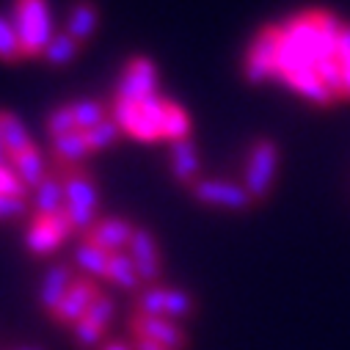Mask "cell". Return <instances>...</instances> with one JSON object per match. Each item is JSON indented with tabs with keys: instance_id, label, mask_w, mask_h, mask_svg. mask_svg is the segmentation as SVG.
<instances>
[{
	"instance_id": "cell-1",
	"label": "cell",
	"mask_w": 350,
	"mask_h": 350,
	"mask_svg": "<svg viewBox=\"0 0 350 350\" xmlns=\"http://www.w3.org/2000/svg\"><path fill=\"white\" fill-rule=\"evenodd\" d=\"M339 31L342 23L331 12H306L282 25L276 77L320 108L347 100L336 61Z\"/></svg>"
},
{
	"instance_id": "cell-2",
	"label": "cell",
	"mask_w": 350,
	"mask_h": 350,
	"mask_svg": "<svg viewBox=\"0 0 350 350\" xmlns=\"http://www.w3.org/2000/svg\"><path fill=\"white\" fill-rule=\"evenodd\" d=\"M165 108L168 100H163L160 94L144 100V103H119L113 100V122L122 127V133L152 144L163 138V119H165Z\"/></svg>"
},
{
	"instance_id": "cell-3",
	"label": "cell",
	"mask_w": 350,
	"mask_h": 350,
	"mask_svg": "<svg viewBox=\"0 0 350 350\" xmlns=\"http://www.w3.org/2000/svg\"><path fill=\"white\" fill-rule=\"evenodd\" d=\"M12 23L20 36L23 55H42L50 39L55 36L47 0H14Z\"/></svg>"
},
{
	"instance_id": "cell-4",
	"label": "cell",
	"mask_w": 350,
	"mask_h": 350,
	"mask_svg": "<svg viewBox=\"0 0 350 350\" xmlns=\"http://www.w3.org/2000/svg\"><path fill=\"white\" fill-rule=\"evenodd\" d=\"M276 168H279V146H276V141L259 138L251 146L248 165H245V183H243V188L248 191V196L254 199V204L265 202L271 196Z\"/></svg>"
},
{
	"instance_id": "cell-5",
	"label": "cell",
	"mask_w": 350,
	"mask_h": 350,
	"mask_svg": "<svg viewBox=\"0 0 350 350\" xmlns=\"http://www.w3.org/2000/svg\"><path fill=\"white\" fill-rule=\"evenodd\" d=\"M279 44H282V25H268L256 33L245 55V77L251 83H265L276 77Z\"/></svg>"
},
{
	"instance_id": "cell-6",
	"label": "cell",
	"mask_w": 350,
	"mask_h": 350,
	"mask_svg": "<svg viewBox=\"0 0 350 350\" xmlns=\"http://www.w3.org/2000/svg\"><path fill=\"white\" fill-rule=\"evenodd\" d=\"M157 94V69L149 58H133L119 80V103H144Z\"/></svg>"
},
{
	"instance_id": "cell-7",
	"label": "cell",
	"mask_w": 350,
	"mask_h": 350,
	"mask_svg": "<svg viewBox=\"0 0 350 350\" xmlns=\"http://www.w3.org/2000/svg\"><path fill=\"white\" fill-rule=\"evenodd\" d=\"M72 232H75V229H72V224H69V218H66L64 210L55 213V215H36V221H33L31 229H28L25 243H28V248H31L33 254L44 256V254H53Z\"/></svg>"
},
{
	"instance_id": "cell-8",
	"label": "cell",
	"mask_w": 350,
	"mask_h": 350,
	"mask_svg": "<svg viewBox=\"0 0 350 350\" xmlns=\"http://www.w3.org/2000/svg\"><path fill=\"white\" fill-rule=\"evenodd\" d=\"M191 193L202 204H218V207H226V210H248V207H254V199L248 196V191L243 185H232V183H221V180L193 183Z\"/></svg>"
},
{
	"instance_id": "cell-9",
	"label": "cell",
	"mask_w": 350,
	"mask_h": 350,
	"mask_svg": "<svg viewBox=\"0 0 350 350\" xmlns=\"http://www.w3.org/2000/svg\"><path fill=\"white\" fill-rule=\"evenodd\" d=\"M135 339H149V342H157L168 350H185L188 347V336L185 331L171 323L165 317H144V314H135L133 323H130Z\"/></svg>"
},
{
	"instance_id": "cell-10",
	"label": "cell",
	"mask_w": 350,
	"mask_h": 350,
	"mask_svg": "<svg viewBox=\"0 0 350 350\" xmlns=\"http://www.w3.org/2000/svg\"><path fill=\"white\" fill-rule=\"evenodd\" d=\"M97 295H100V290L94 287L92 279H75V284L69 287V293L64 295L58 309L53 312V320H58L64 325H75L77 320L85 317V312H89V306L94 304Z\"/></svg>"
},
{
	"instance_id": "cell-11",
	"label": "cell",
	"mask_w": 350,
	"mask_h": 350,
	"mask_svg": "<svg viewBox=\"0 0 350 350\" xmlns=\"http://www.w3.org/2000/svg\"><path fill=\"white\" fill-rule=\"evenodd\" d=\"M127 254L135 262V271H138L141 282L154 284L157 276H160V251H157V243H154L152 232L149 229H135L133 240L127 245Z\"/></svg>"
},
{
	"instance_id": "cell-12",
	"label": "cell",
	"mask_w": 350,
	"mask_h": 350,
	"mask_svg": "<svg viewBox=\"0 0 350 350\" xmlns=\"http://www.w3.org/2000/svg\"><path fill=\"white\" fill-rule=\"evenodd\" d=\"M133 232H135V226L124 218H100L89 232H85V240L100 245L108 254H116V251H127Z\"/></svg>"
},
{
	"instance_id": "cell-13",
	"label": "cell",
	"mask_w": 350,
	"mask_h": 350,
	"mask_svg": "<svg viewBox=\"0 0 350 350\" xmlns=\"http://www.w3.org/2000/svg\"><path fill=\"white\" fill-rule=\"evenodd\" d=\"M75 284V273L69 265H55L44 273L42 287H39V304L44 306V312H55L58 304L64 301V295L69 293V287Z\"/></svg>"
},
{
	"instance_id": "cell-14",
	"label": "cell",
	"mask_w": 350,
	"mask_h": 350,
	"mask_svg": "<svg viewBox=\"0 0 350 350\" xmlns=\"http://www.w3.org/2000/svg\"><path fill=\"white\" fill-rule=\"evenodd\" d=\"M64 199H66L64 207H83V210H94V213L100 207V193L83 171H75L64 180Z\"/></svg>"
},
{
	"instance_id": "cell-15",
	"label": "cell",
	"mask_w": 350,
	"mask_h": 350,
	"mask_svg": "<svg viewBox=\"0 0 350 350\" xmlns=\"http://www.w3.org/2000/svg\"><path fill=\"white\" fill-rule=\"evenodd\" d=\"M97 25H100L97 6L92 3V0H77V3L72 6V12H69V20H66V33L75 36L83 44V42H89L94 36Z\"/></svg>"
},
{
	"instance_id": "cell-16",
	"label": "cell",
	"mask_w": 350,
	"mask_h": 350,
	"mask_svg": "<svg viewBox=\"0 0 350 350\" xmlns=\"http://www.w3.org/2000/svg\"><path fill=\"white\" fill-rule=\"evenodd\" d=\"M171 171L183 185H193L199 174V154L191 138L171 144Z\"/></svg>"
},
{
	"instance_id": "cell-17",
	"label": "cell",
	"mask_w": 350,
	"mask_h": 350,
	"mask_svg": "<svg viewBox=\"0 0 350 350\" xmlns=\"http://www.w3.org/2000/svg\"><path fill=\"white\" fill-rule=\"evenodd\" d=\"M12 168L17 171V177L23 180V185H25V188H33V191H36V188L42 185V180L47 177V174H44V157L39 154L36 146H31V149L14 154V157H12Z\"/></svg>"
},
{
	"instance_id": "cell-18",
	"label": "cell",
	"mask_w": 350,
	"mask_h": 350,
	"mask_svg": "<svg viewBox=\"0 0 350 350\" xmlns=\"http://www.w3.org/2000/svg\"><path fill=\"white\" fill-rule=\"evenodd\" d=\"M53 154L64 165H77L92 154V149H89V144H85V135L80 130H75V133L53 138Z\"/></svg>"
},
{
	"instance_id": "cell-19",
	"label": "cell",
	"mask_w": 350,
	"mask_h": 350,
	"mask_svg": "<svg viewBox=\"0 0 350 350\" xmlns=\"http://www.w3.org/2000/svg\"><path fill=\"white\" fill-rule=\"evenodd\" d=\"M105 279H111L116 287L130 290V293L141 287V276H138L135 262L130 259L127 251H116V254L108 256V276Z\"/></svg>"
},
{
	"instance_id": "cell-20",
	"label": "cell",
	"mask_w": 350,
	"mask_h": 350,
	"mask_svg": "<svg viewBox=\"0 0 350 350\" xmlns=\"http://www.w3.org/2000/svg\"><path fill=\"white\" fill-rule=\"evenodd\" d=\"M0 135H3V144L9 149V157H14V154H20V152H25V149L33 146L25 124L14 113H6V111H0Z\"/></svg>"
},
{
	"instance_id": "cell-21",
	"label": "cell",
	"mask_w": 350,
	"mask_h": 350,
	"mask_svg": "<svg viewBox=\"0 0 350 350\" xmlns=\"http://www.w3.org/2000/svg\"><path fill=\"white\" fill-rule=\"evenodd\" d=\"M108 251H103L100 245H94V243H89V240H83L80 245H77V251H75V262H77V268L83 271V273H89V276H108Z\"/></svg>"
},
{
	"instance_id": "cell-22",
	"label": "cell",
	"mask_w": 350,
	"mask_h": 350,
	"mask_svg": "<svg viewBox=\"0 0 350 350\" xmlns=\"http://www.w3.org/2000/svg\"><path fill=\"white\" fill-rule=\"evenodd\" d=\"M36 210L39 215H55L64 210V183H58L55 177H44L42 185L36 188Z\"/></svg>"
},
{
	"instance_id": "cell-23",
	"label": "cell",
	"mask_w": 350,
	"mask_h": 350,
	"mask_svg": "<svg viewBox=\"0 0 350 350\" xmlns=\"http://www.w3.org/2000/svg\"><path fill=\"white\" fill-rule=\"evenodd\" d=\"M80 42L75 39V36H69L66 31H61V33H55L53 39H50V44L44 47V58H47V64H53V66H64V64H69V61H75L77 58V53H80Z\"/></svg>"
},
{
	"instance_id": "cell-24",
	"label": "cell",
	"mask_w": 350,
	"mask_h": 350,
	"mask_svg": "<svg viewBox=\"0 0 350 350\" xmlns=\"http://www.w3.org/2000/svg\"><path fill=\"white\" fill-rule=\"evenodd\" d=\"M163 138L174 141H185L191 138V116L177 105V103H168L165 108V119H163Z\"/></svg>"
},
{
	"instance_id": "cell-25",
	"label": "cell",
	"mask_w": 350,
	"mask_h": 350,
	"mask_svg": "<svg viewBox=\"0 0 350 350\" xmlns=\"http://www.w3.org/2000/svg\"><path fill=\"white\" fill-rule=\"evenodd\" d=\"M72 111H75V119H77V130L85 133L97 124H103L108 116H105V105L97 103V100H77L72 103Z\"/></svg>"
},
{
	"instance_id": "cell-26",
	"label": "cell",
	"mask_w": 350,
	"mask_h": 350,
	"mask_svg": "<svg viewBox=\"0 0 350 350\" xmlns=\"http://www.w3.org/2000/svg\"><path fill=\"white\" fill-rule=\"evenodd\" d=\"M83 135H85V144H89L92 152H100V149H108L113 141H119L122 127L113 122V116H108L103 124H97V127H92V130H85Z\"/></svg>"
},
{
	"instance_id": "cell-27",
	"label": "cell",
	"mask_w": 350,
	"mask_h": 350,
	"mask_svg": "<svg viewBox=\"0 0 350 350\" xmlns=\"http://www.w3.org/2000/svg\"><path fill=\"white\" fill-rule=\"evenodd\" d=\"M193 314V295L185 290H165V320L177 323Z\"/></svg>"
},
{
	"instance_id": "cell-28",
	"label": "cell",
	"mask_w": 350,
	"mask_h": 350,
	"mask_svg": "<svg viewBox=\"0 0 350 350\" xmlns=\"http://www.w3.org/2000/svg\"><path fill=\"white\" fill-rule=\"evenodd\" d=\"M72 334H75L77 347H83V350H94V347H100V345H103V339H105V328H103V325H97V323H94V320H89V317L77 320V323L72 325Z\"/></svg>"
},
{
	"instance_id": "cell-29",
	"label": "cell",
	"mask_w": 350,
	"mask_h": 350,
	"mask_svg": "<svg viewBox=\"0 0 350 350\" xmlns=\"http://www.w3.org/2000/svg\"><path fill=\"white\" fill-rule=\"evenodd\" d=\"M17 58H23L20 36L14 31V23L0 14V61H17Z\"/></svg>"
},
{
	"instance_id": "cell-30",
	"label": "cell",
	"mask_w": 350,
	"mask_h": 350,
	"mask_svg": "<svg viewBox=\"0 0 350 350\" xmlns=\"http://www.w3.org/2000/svg\"><path fill=\"white\" fill-rule=\"evenodd\" d=\"M138 312L144 317H165V287H149L138 293Z\"/></svg>"
},
{
	"instance_id": "cell-31",
	"label": "cell",
	"mask_w": 350,
	"mask_h": 350,
	"mask_svg": "<svg viewBox=\"0 0 350 350\" xmlns=\"http://www.w3.org/2000/svg\"><path fill=\"white\" fill-rule=\"evenodd\" d=\"M75 130H77V119H75L72 103L55 108L47 116V133H50V138H58V135H66V133H75Z\"/></svg>"
},
{
	"instance_id": "cell-32",
	"label": "cell",
	"mask_w": 350,
	"mask_h": 350,
	"mask_svg": "<svg viewBox=\"0 0 350 350\" xmlns=\"http://www.w3.org/2000/svg\"><path fill=\"white\" fill-rule=\"evenodd\" d=\"M336 61H339L342 80H345V94L350 100V23H342V31L336 39Z\"/></svg>"
},
{
	"instance_id": "cell-33",
	"label": "cell",
	"mask_w": 350,
	"mask_h": 350,
	"mask_svg": "<svg viewBox=\"0 0 350 350\" xmlns=\"http://www.w3.org/2000/svg\"><path fill=\"white\" fill-rule=\"evenodd\" d=\"M113 314H116V301H113L111 295H105V293H100V295L94 298V304L89 306V312H85V317L94 320V323L103 325V328L113 320Z\"/></svg>"
},
{
	"instance_id": "cell-34",
	"label": "cell",
	"mask_w": 350,
	"mask_h": 350,
	"mask_svg": "<svg viewBox=\"0 0 350 350\" xmlns=\"http://www.w3.org/2000/svg\"><path fill=\"white\" fill-rule=\"evenodd\" d=\"M28 188L23 185V180L17 177V171L6 163L0 165V196H17V199H25Z\"/></svg>"
},
{
	"instance_id": "cell-35",
	"label": "cell",
	"mask_w": 350,
	"mask_h": 350,
	"mask_svg": "<svg viewBox=\"0 0 350 350\" xmlns=\"http://www.w3.org/2000/svg\"><path fill=\"white\" fill-rule=\"evenodd\" d=\"M25 213V202L17 196H0V221H9Z\"/></svg>"
},
{
	"instance_id": "cell-36",
	"label": "cell",
	"mask_w": 350,
	"mask_h": 350,
	"mask_svg": "<svg viewBox=\"0 0 350 350\" xmlns=\"http://www.w3.org/2000/svg\"><path fill=\"white\" fill-rule=\"evenodd\" d=\"M133 350H168V347H163L157 342H149V339H135L133 342Z\"/></svg>"
},
{
	"instance_id": "cell-37",
	"label": "cell",
	"mask_w": 350,
	"mask_h": 350,
	"mask_svg": "<svg viewBox=\"0 0 350 350\" xmlns=\"http://www.w3.org/2000/svg\"><path fill=\"white\" fill-rule=\"evenodd\" d=\"M6 163H12V157H9V149L3 144V135H0V165H6Z\"/></svg>"
},
{
	"instance_id": "cell-38",
	"label": "cell",
	"mask_w": 350,
	"mask_h": 350,
	"mask_svg": "<svg viewBox=\"0 0 350 350\" xmlns=\"http://www.w3.org/2000/svg\"><path fill=\"white\" fill-rule=\"evenodd\" d=\"M103 350H130V347H127L124 342H116V339H113V342H105Z\"/></svg>"
},
{
	"instance_id": "cell-39",
	"label": "cell",
	"mask_w": 350,
	"mask_h": 350,
	"mask_svg": "<svg viewBox=\"0 0 350 350\" xmlns=\"http://www.w3.org/2000/svg\"><path fill=\"white\" fill-rule=\"evenodd\" d=\"M17 350H42V347H17Z\"/></svg>"
}]
</instances>
